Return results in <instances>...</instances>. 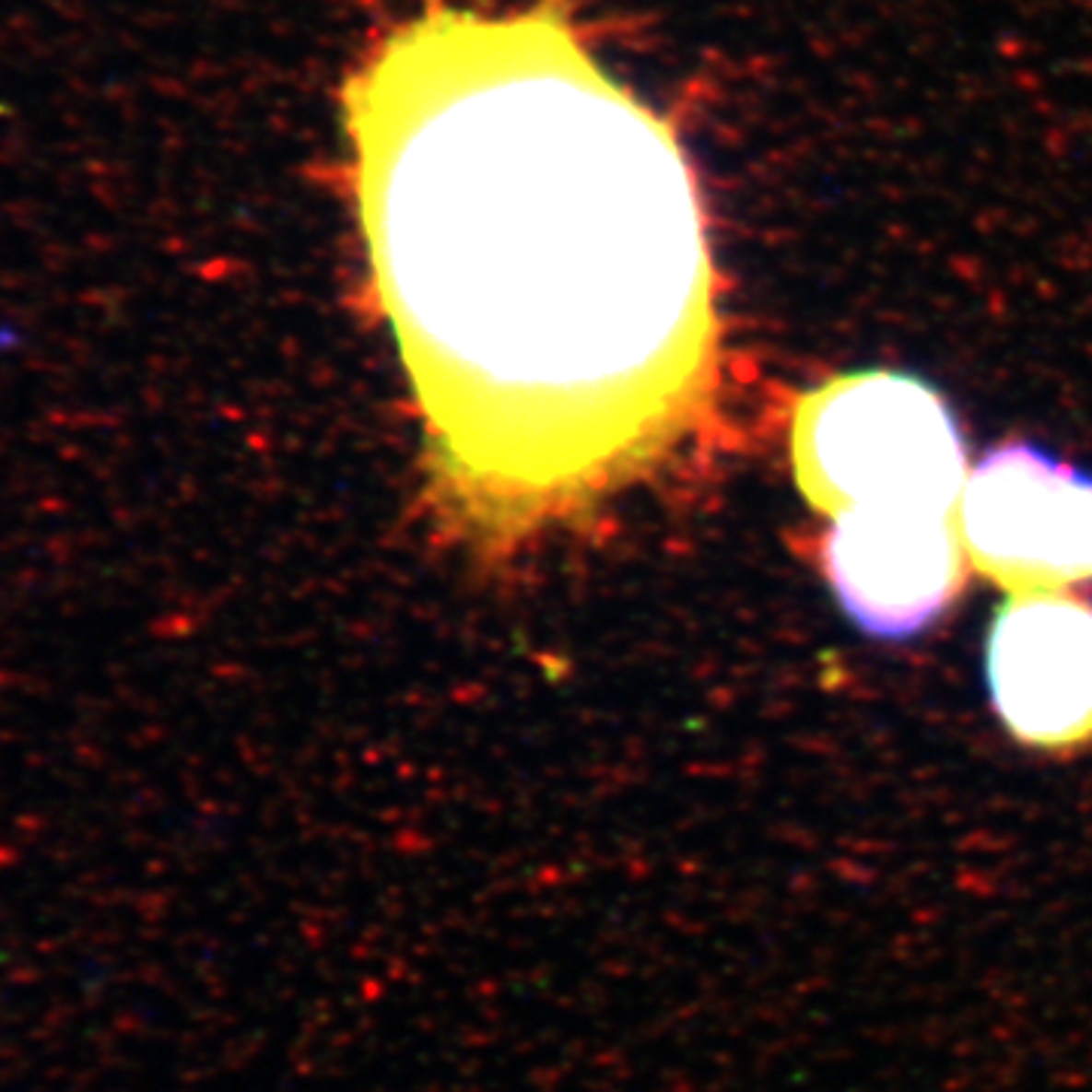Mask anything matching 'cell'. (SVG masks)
<instances>
[{
    "mask_svg": "<svg viewBox=\"0 0 1092 1092\" xmlns=\"http://www.w3.org/2000/svg\"><path fill=\"white\" fill-rule=\"evenodd\" d=\"M343 131L437 510L467 540L516 546L680 450L720 373L699 180L565 0L422 9L343 86Z\"/></svg>",
    "mask_w": 1092,
    "mask_h": 1092,
    "instance_id": "6da1fadb",
    "label": "cell"
},
{
    "mask_svg": "<svg viewBox=\"0 0 1092 1092\" xmlns=\"http://www.w3.org/2000/svg\"><path fill=\"white\" fill-rule=\"evenodd\" d=\"M793 471L819 513L959 516L969 455L953 410L901 370L844 373L807 392L793 416Z\"/></svg>",
    "mask_w": 1092,
    "mask_h": 1092,
    "instance_id": "7a4b0ae2",
    "label": "cell"
},
{
    "mask_svg": "<svg viewBox=\"0 0 1092 1092\" xmlns=\"http://www.w3.org/2000/svg\"><path fill=\"white\" fill-rule=\"evenodd\" d=\"M959 534L971 568L1011 595L1092 580V476L1035 443L998 446L965 480Z\"/></svg>",
    "mask_w": 1092,
    "mask_h": 1092,
    "instance_id": "3957f363",
    "label": "cell"
},
{
    "mask_svg": "<svg viewBox=\"0 0 1092 1092\" xmlns=\"http://www.w3.org/2000/svg\"><path fill=\"white\" fill-rule=\"evenodd\" d=\"M823 568L840 607L862 631L904 640L953 605L971 561L959 516L847 510L831 516Z\"/></svg>",
    "mask_w": 1092,
    "mask_h": 1092,
    "instance_id": "277c9868",
    "label": "cell"
},
{
    "mask_svg": "<svg viewBox=\"0 0 1092 1092\" xmlns=\"http://www.w3.org/2000/svg\"><path fill=\"white\" fill-rule=\"evenodd\" d=\"M986 686L1016 741H1092V607L1065 592L1011 595L986 634Z\"/></svg>",
    "mask_w": 1092,
    "mask_h": 1092,
    "instance_id": "5b68a950",
    "label": "cell"
}]
</instances>
